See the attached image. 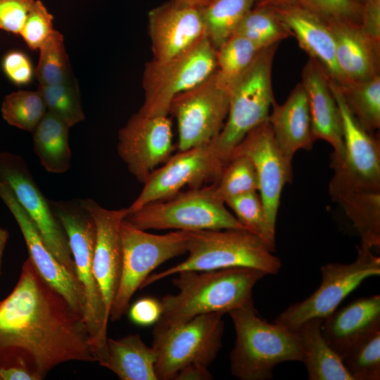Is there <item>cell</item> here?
<instances>
[{"instance_id":"1","label":"cell","mask_w":380,"mask_h":380,"mask_svg":"<svg viewBox=\"0 0 380 380\" xmlns=\"http://www.w3.org/2000/svg\"><path fill=\"white\" fill-rule=\"evenodd\" d=\"M69 361L96 362L84 319L28 258L0 300V367L23 366L41 380Z\"/></svg>"},{"instance_id":"2","label":"cell","mask_w":380,"mask_h":380,"mask_svg":"<svg viewBox=\"0 0 380 380\" xmlns=\"http://www.w3.org/2000/svg\"><path fill=\"white\" fill-rule=\"evenodd\" d=\"M173 284L176 294L160 300V319L168 323L185 322L207 313H229L253 304L252 291L267 274L249 267H232L209 271L188 270L177 274Z\"/></svg>"},{"instance_id":"3","label":"cell","mask_w":380,"mask_h":380,"mask_svg":"<svg viewBox=\"0 0 380 380\" xmlns=\"http://www.w3.org/2000/svg\"><path fill=\"white\" fill-rule=\"evenodd\" d=\"M236 332L230 353L232 374L241 380H266L273 377L280 363L302 362L303 350L294 331L262 319L254 305L229 312Z\"/></svg>"},{"instance_id":"4","label":"cell","mask_w":380,"mask_h":380,"mask_svg":"<svg viewBox=\"0 0 380 380\" xmlns=\"http://www.w3.org/2000/svg\"><path fill=\"white\" fill-rule=\"evenodd\" d=\"M187 258L165 270L151 274L140 289L183 271H209L232 267L257 269L276 274L280 259L255 235L246 229L191 232Z\"/></svg>"},{"instance_id":"5","label":"cell","mask_w":380,"mask_h":380,"mask_svg":"<svg viewBox=\"0 0 380 380\" xmlns=\"http://www.w3.org/2000/svg\"><path fill=\"white\" fill-rule=\"evenodd\" d=\"M53 213L67 235L77 277L86 299L84 322L96 362L107 360V327L109 317L93 272L96 226L81 201H49Z\"/></svg>"},{"instance_id":"6","label":"cell","mask_w":380,"mask_h":380,"mask_svg":"<svg viewBox=\"0 0 380 380\" xmlns=\"http://www.w3.org/2000/svg\"><path fill=\"white\" fill-rule=\"evenodd\" d=\"M223 315L203 314L177 323L159 319L153 331L152 345L158 380H175L181 370L190 367L208 368L222 346Z\"/></svg>"},{"instance_id":"7","label":"cell","mask_w":380,"mask_h":380,"mask_svg":"<svg viewBox=\"0 0 380 380\" xmlns=\"http://www.w3.org/2000/svg\"><path fill=\"white\" fill-rule=\"evenodd\" d=\"M278 45L262 49L229 89L227 120L217 136L210 141L225 165L244 137L267 120L270 107L275 100L272 71Z\"/></svg>"},{"instance_id":"8","label":"cell","mask_w":380,"mask_h":380,"mask_svg":"<svg viewBox=\"0 0 380 380\" xmlns=\"http://www.w3.org/2000/svg\"><path fill=\"white\" fill-rule=\"evenodd\" d=\"M124 220L144 231L246 229L226 208L213 184L148 203L127 213Z\"/></svg>"},{"instance_id":"9","label":"cell","mask_w":380,"mask_h":380,"mask_svg":"<svg viewBox=\"0 0 380 380\" xmlns=\"http://www.w3.org/2000/svg\"><path fill=\"white\" fill-rule=\"evenodd\" d=\"M216 49L207 37L164 61L145 65L142 85L144 100L139 112L167 116L172 99L199 84L216 70Z\"/></svg>"},{"instance_id":"10","label":"cell","mask_w":380,"mask_h":380,"mask_svg":"<svg viewBox=\"0 0 380 380\" xmlns=\"http://www.w3.org/2000/svg\"><path fill=\"white\" fill-rule=\"evenodd\" d=\"M122 262L119 286L109 319L117 321L128 309L132 296L164 262L187 252L191 232L175 230L153 234L122 220L120 228Z\"/></svg>"},{"instance_id":"11","label":"cell","mask_w":380,"mask_h":380,"mask_svg":"<svg viewBox=\"0 0 380 380\" xmlns=\"http://www.w3.org/2000/svg\"><path fill=\"white\" fill-rule=\"evenodd\" d=\"M351 263H327L320 268L319 287L306 299L291 305L274 322L291 331L312 319H324L365 279L380 275V257L360 245Z\"/></svg>"},{"instance_id":"12","label":"cell","mask_w":380,"mask_h":380,"mask_svg":"<svg viewBox=\"0 0 380 380\" xmlns=\"http://www.w3.org/2000/svg\"><path fill=\"white\" fill-rule=\"evenodd\" d=\"M329 85L340 111L344 141L343 161L331 165L329 195L332 198L350 191H380L379 141L352 114L339 84L329 78Z\"/></svg>"},{"instance_id":"13","label":"cell","mask_w":380,"mask_h":380,"mask_svg":"<svg viewBox=\"0 0 380 380\" xmlns=\"http://www.w3.org/2000/svg\"><path fill=\"white\" fill-rule=\"evenodd\" d=\"M229 107V91L215 72L196 87L177 95L169 113L176 119L179 151L210 142L221 131Z\"/></svg>"},{"instance_id":"14","label":"cell","mask_w":380,"mask_h":380,"mask_svg":"<svg viewBox=\"0 0 380 380\" xmlns=\"http://www.w3.org/2000/svg\"><path fill=\"white\" fill-rule=\"evenodd\" d=\"M0 179L11 190L37 227L45 245L67 270L76 277L68 239L60 222L24 160L7 151L0 152Z\"/></svg>"},{"instance_id":"15","label":"cell","mask_w":380,"mask_h":380,"mask_svg":"<svg viewBox=\"0 0 380 380\" xmlns=\"http://www.w3.org/2000/svg\"><path fill=\"white\" fill-rule=\"evenodd\" d=\"M224 165L210 142L179 151L150 175L141 193L127 208V213L152 202L170 198L186 186L194 189L207 183L213 184Z\"/></svg>"},{"instance_id":"16","label":"cell","mask_w":380,"mask_h":380,"mask_svg":"<svg viewBox=\"0 0 380 380\" xmlns=\"http://www.w3.org/2000/svg\"><path fill=\"white\" fill-rule=\"evenodd\" d=\"M117 150L131 174L144 184L174 150L170 120L138 111L119 130Z\"/></svg>"},{"instance_id":"17","label":"cell","mask_w":380,"mask_h":380,"mask_svg":"<svg viewBox=\"0 0 380 380\" xmlns=\"http://www.w3.org/2000/svg\"><path fill=\"white\" fill-rule=\"evenodd\" d=\"M232 155H245L253 161L258 176V194L267 220L276 229L282 190L286 184L292 182L293 168L292 161L278 146L268 120L251 130L234 149Z\"/></svg>"},{"instance_id":"18","label":"cell","mask_w":380,"mask_h":380,"mask_svg":"<svg viewBox=\"0 0 380 380\" xmlns=\"http://www.w3.org/2000/svg\"><path fill=\"white\" fill-rule=\"evenodd\" d=\"M0 198L15 219L25 239L29 258L37 272L84 319L86 299L77 277L61 264L51 253L32 220L18 202L10 188L1 179Z\"/></svg>"},{"instance_id":"19","label":"cell","mask_w":380,"mask_h":380,"mask_svg":"<svg viewBox=\"0 0 380 380\" xmlns=\"http://www.w3.org/2000/svg\"><path fill=\"white\" fill-rule=\"evenodd\" d=\"M96 226L93 272L109 317L122 271V250L120 228L127 209L108 210L92 199L80 200Z\"/></svg>"},{"instance_id":"20","label":"cell","mask_w":380,"mask_h":380,"mask_svg":"<svg viewBox=\"0 0 380 380\" xmlns=\"http://www.w3.org/2000/svg\"><path fill=\"white\" fill-rule=\"evenodd\" d=\"M148 33L154 61H166L206 36L201 8L173 0L148 13Z\"/></svg>"},{"instance_id":"21","label":"cell","mask_w":380,"mask_h":380,"mask_svg":"<svg viewBox=\"0 0 380 380\" xmlns=\"http://www.w3.org/2000/svg\"><path fill=\"white\" fill-rule=\"evenodd\" d=\"M301 83L308 96L313 139L328 142L334 149L331 165L339 164L344 157L342 122L329 77L317 61L309 58L303 68Z\"/></svg>"},{"instance_id":"22","label":"cell","mask_w":380,"mask_h":380,"mask_svg":"<svg viewBox=\"0 0 380 380\" xmlns=\"http://www.w3.org/2000/svg\"><path fill=\"white\" fill-rule=\"evenodd\" d=\"M334 37L336 61L344 84L380 75V44L367 36L360 24L325 20ZM343 86V85H341Z\"/></svg>"},{"instance_id":"23","label":"cell","mask_w":380,"mask_h":380,"mask_svg":"<svg viewBox=\"0 0 380 380\" xmlns=\"http://www.w3.org/2000/svg\"><path fill=\"white\" fill-rule=\"evenodd\" d=\"M380 327V296L359 298L322 320L321 331L342 360Z\"/></svg>"},{"instance_id":"24","label":"cell","mask_w":380,"mask_h":380,"mask_svg":"<svg viewBox=\"0 0 380 380\" xmlns=\"http://www.w3.org/2000/svg\"><path fill=\"white\" fill-rule=\"evenodd\" d=\"M274 8L309 58L317 61L332 80L343 85L334 37L325 20L298 3Z\"/></svg>"},{"instance_id":"25","label":"cell","mask_w":380,"mask_h":380,"mask_svg":"<svg viewBox=\"0 0 380 380\" xmlns=\"http://www.w3.org/2000/svg\"><path fill=\"white\" fill-rule=\"evenodd\" d=\"M272 107L267 120L282 153L292 161L298 151L310 150L315 141L308 96L301 82L282 104L274 100Z\"/></svg>"},{"instance_id":"26","label":"cell","mask_w":380,"mask_h":380,"mask_svg":"<svg viewBox=\"0 0 380 380\" xmlns=\"http://www.w3.org/2000/svg\"><path fill=\"white\" fill-rule=\"evenodd\" d=\"M322 319H309L293 330L300 341L310 380H353L321 331Z\"/></svg>"},{"instance_id":"27","label":"cell","mask_w":380,"mask_h":380,"mask_svg":"<svg viewBox=\"0 0 380 380\" xmlns=\"http://www.w3.org/2000/svg\"><path fill=\"white\" fill-rule=\"evenodd\" d=\"M156 361V351L139 334L107 339V360L103 367L121 380H158Z\"/></svg>"},{"instance_id":"28","label":"cell","mask_w":380,"mask_h":380,"mask_svg":"<svg viewBox=\"0 0 380 380\" xmlns=\"http://www.w3.org/2000/svg\"><path fill=\"white\" fill-rule=\"evenodd\" d=\"M332 200L344 210L360 237V245L380 247V191H351Z\"/></svg>"},{"instance_id":"29","label":"cell","mask_w":380,"mask_h":380,"mask_svg":"<svg viewBox=\"0 0 380 380\" xmlns=\"http://www.w3.org/2000/svg\"><path fill=\"white\" fill-rule=\"evenodd\" d=\"M70 127L60 118L46 111L33 130V146L44 169L51 173H63L70 165L68 143Z\"/></svg>"},{"instance_id":"30","label":"cell","mask_w":380,"mask_h":380,"mask_svg":"<svg viewBox=\"0 0 380 380\" xmlns=\"http://www.w3.org/2000/svg\"><path fill=\"white\" fill-rule=\"evenodd\" d=\"M257 0H212L201 7L206 36L217 49L234 33Z\"/></svg>"},{"instance_id":"31","label":"cell","mask_w":380,"mask_h":380,"mask_svg":"<svg viewBox=\"0 0 380 380\" xmlns=\"http://www.w3.org/2000/svg\"><path fill=\"white\" fill-rule=\"evenodd\" d=\"M234 34L241 35L262 50L292 37L274 7L255 5L243 17Z\"/></svg>"},{"instance_id":"32","label":"cell","mask_w":380,"mask_h":380,"mask_svg":"<svg viewBox=\"0 0 380 380\" xmlns=\"http://www.w3.org/2000/svg\"><path fill=\"white\" fill-rule=\"evenodd\" d=\"M261 50L247 38L233 34L216 50L217 82L229 91Z\"/></svg>"},{"instance_id":"33","label":"cell","mask_w":380,"mask_h":380,"mask_svg":"<svg viewBox=\"0 0 380 380\" xmlns=\"http://www.w3.org/2000/svg\"><path fill=\"white\" fill-rule=\"evenodd\" d=\"M349 110L369 132L380 127V75L368 80L339 85Z\"/></svg>"},{"instance_id":"34","label":"cell","mask_w":380,"mask_h":380,"mask_svg":"<svg viewBox=\"0 0 380 380\" xmlns=\"http://www.w3.org/2000/svg\"><path fill=\"white\" fill-rule=\"evenodd\" d=\"M225 204L246 230L258 237L272 252L275 251L276 229L270 226L257 191L232 197Z\"/></svg>"},{"instance_id":"35","label":"cell","mask_w":380,"mask_h":380,"mask_svg":"<svg viewBox=\"0 0 380 380\" xmlns=\"http://www.w3.org/2000/svg\"><path fill=\"white\" fill-rule=\"evenodd\" d=\"M1 111L8 124L32 132L47 110L37 90H19L5 96Z\"/></svg>"},{"instance_id":"36","label":"cell","mask_w":380,"mask_h":380,"mask_svg":"<svg viewBox=\"0 0 380 380\" xmlns=\"http://www.w3.org/2000/svg\"><path fill=\"white\" fill-rule=\"evenodd\" d=\"M213 185L224 203L232 197L258 191V180L253 161L245 155H232Z\"/></svg>"},{"instance_id":"37","label":"cell","mask_w":380,"mask_h":380,"mask_svg":"<svg viewBox=\"0 0 380 380\" xmlns=\"http://www.w3.org/2000/svg\"><path fill=\"white\" fill-rule=\"evenodd\" d=\"M35 76L39 84L68 82L74 79L68 56L65 51L63 36L54 30L42 46Z\"/></svg>"},{"instance_id":"38","label":"cell","mask_w":380,"mask_h":380,"mask_svg":"<svg viewBox=\"0 0 380 380\" xmlns=\"http://www.w3.org/2000/svg\"><path fill=\"white\" fill-rule=\"evenodd\" d=\"M48 112L53 114L70 127L84 120L80 91L75 80L46 85H39Z\"/></svg>"},{"instance_id":"39","label":"cell","mask_w":380,"mask_h":380,"mask_svg":"<svg viewBox=\"0 0 380 380\" xmlns=\"http://www.w3.org/2000/svg\"><path fill=\"white\" fill-rule=\"evenodd\" d=\"M342 362L353 380L380 379V327L359 343Z\"/></svg>"},{"instance_id":"40","label":"cell","mask_w":380,"mask_h":380,"mask_svg":"<svg viewBox=\"0 0 380 380\" xmlns=\"http://www.w3.org/2000/svg\"><path fill=\"white\" fill-rule=\"evenodd\" d=\"M296 3L324 20L360 23L362 5L353 0H297Z\"/></svg>"},{"instance_id":"41","label":"cell","mask_w":380,"mask_h":380,"mask_svg":"<svg viewBox=\"0 0 380 380\" xmlns=\"http://www.w3.org/2000/svg\"><path fill=\"white\" fill-rule=\"evenodd\" d=\"M53 16L44 4L37 0L20 34L27 46L39 49L54 32Z\"/></svg>"},{"instance_id":"42","label":"cell","mask_w":380,"mask_h":380,"mask_svg":"<svg viewBox=\"0 0 380 380\" xmlns=\"http://www.w3.org/2000/svg\"><path fill=\"white\" fill-rule=\"evenodd\" d=\"M34 0H0V30L20 34Z\"/></svg>"},{"instance_id":"43","label":"cell","mask_w":380,"mask_h":380,"mask_svg":"<svg viewBox=\"0 0 380 380\" xmlns=\"http://www.w3.org/2000/svg\"><path fill=\"white\" fill-rule=\"evenodd\" d=\"M2 68L6 76L15 84H27L32 80V63L27 55L21 51L8 53L3 59Z\"/></svg>"},{"instance_id":"44","label":"cell","mask_w":380,"mask_h":380,"mask_svg":"<svg viewBox=\"0 0 380 380\" xmlns=\"http://www.w3.org/2000/svg\"><path fill=\"white\" fill-rule=\"evenodd\" d=\"M162 305L160 300L145 297L137 300L129 309V317L132 322L141 326H148L156 323L162 315Z\"/></svg>"},{"instance_id":"45","label":"cell","mask_w":380,"mask_h":380,"mask_svg":"<svg viewBox=\"0 0 380 380\" xmlns=\"http://www.w3.org/2000/svg\"><path fill=\"white\" fill-rule=\"evenodd\" d=\"M360 27L367 36L380 44V0H367L362 5Z\"/></svg>"},{"instance_id":"46","label":"cell","mask_w":380,"mask_h":380,"mask_svg":"<svg viewBox=\"0 0 380 380\" xmlns=\"http://www.w3.org/2000/svg\"><path fill=\"white\" fill-rule=\"evenodd\" d=\"M212 378L208 368L190 367L181 370L175 380H208Z\"/></svg>"},{"instance_id":"47","label":"cell","mask_w":380,"mask_h":380,"mask_svg":"<svg viewBox=\"0 0 380 380\" xmlns=\"http://www.w3.org/2000/svg\"><path fill=\"white\" fill-rule=\"evenodd\" d=\"M296 1L297 0H257L255 5H266L279 7L296 4Z\"/></svg>"},{"instance_id":"48","label":"cell","mask_w":380,"mask_h":380,"mask_svg":"<svg viewBox=\"0 0 380 380\" xmlns=\"http://www.w3.org/2000/svg\"><path fill=\"white\" fill-rule=\"evenodd\" d=\"M8 232L6 229L0 227V274L4 251L8 239Z\"/></svg>"},{"instance_id":"49","label":"cell","mask_w":380,"mask_h":380,"mask_svg":"<svg viewBox=\"0 0 380 380\" xmlns=\"http://www.w3.org/2000/svg\"><path fill=\"white\" fill-rule=\"evenodd\" d=\"M173 1L180 4L192 6H196V7H199V8L206 5L209 2V0H173Z\"/></svg>"},{"instance_id":"50","label":"cell","mask_w":380,"mask_h":380,"mask_svg":"<svg viewBox=\"0 0 380 380\" xmlns=\"http://www.w3.org/2000/svg\"><path fill=\"white\" fill-rule=\"evenodd\" d=\"M353 1H354L355 2H356V3H357V4H360V5H363L367 0H353Z\"/></svg>"},{"instance_id":"51","label":"cell","mask_w":380,"mask_h":380,"mask_svg":"<svg viewBox=\"0 0 380 380\" xmlns=\"http://www.w3.org/2000/svg\"><path fill=\"white\" fill-rule=\"evenodd\" d=\"M212 1V0H209V1Z\"/></svg>"},{"instance_id":"52","label":"cell","mask_w":380,"mask_h":380,"mask_svg":"<svg viewBox=\"0 0 380 380\" xmlns=\"http://www.w3.org/2000/svg\"><path fill=\"white\" fill-rule=\"evenodd\" d=\"M0 380H1V378H0Z\"/></svg>"}]
</instances>
